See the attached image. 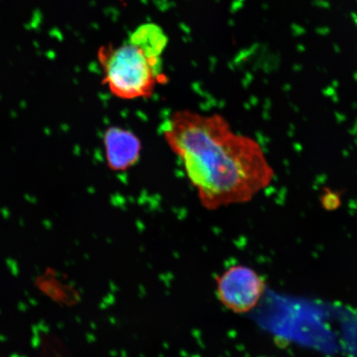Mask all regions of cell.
<instances>
[{
    "label": "cell",
    "instance_id": "3",
    "mask_svg": "<svg viewBox=\"0 0 357 357\" xmlns=\"http://www.w3.org/2000/svg\"><path fill=\"white\" fill-rule=\"evenodd\" d=\"M264 280L248 266L229 268L217 279V293L220 302L236 314H247L257 305L265 292Z\"/></svg>",
    "mask_w": 357,
    "mask_h": 357
},
{
    "label": "cell",
    "instance_id": "2",
    "mask_svg": "<svg viewBox=\"0 0 357 357\" xmlns=\"http://www.w3.org/2000/svg\"><path fill=\"white\" fill-rule=\"evenodd\" d=\"M167 43L162 29L149 24L140 26L121 43L101 47L98 61L102 84L121 100L151 97L156 86L166 82L162 54Z\"/></svg>",
    "mask_w": 357,
    "mask_h": 357
},
{
    "label": "cell",
    "instance_id": "4",
    "mask_svg": "<svg viewBox=\"0 0 357 357\" xmlns=\"http://www.w3.org/2000/svg\"><path fill=\"white\" fill-rule=\"evenodd\" d=\"M104 144L107 165L112 171H128L140 159L141 141L127 129L109 128L105 132Z\"/></svg>",
    "mask_w": 357,
    "mask_h": 357
},
{
    "label": "cell",
    "instance_id": "1",
    "mask_svg": "<svg viewBox=\"0 0 357 357\" xmlns=\"http://www.w3.org/2000/svg\"><path fill=\"white\" fill-rule=\"evenodd\" d=\"M162 134L208 211L250 202L273 181L260 144L234 132L221 114L177 111L163 123Z\"/></svg>",
    "mask_w": 357,
    "mask_h": 357
},
{
    "label": "cell",
    "instance_id": "5",
    "mask_svg": "<svg viewBox=\"0 0 357 357\" xmlns=\"http://www.w3.org/2000/svg\"><path fill=\"white\" fill-rule=\"evenodd\" d=\"M320 203L325 211H336L342 205V194L336 190L324 188L320 196Z\"/></svg>",
    "mask_w": 357,
    "mask_h": 357
}]
</instances>
